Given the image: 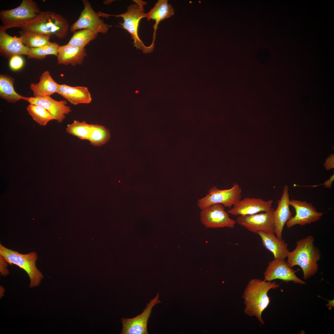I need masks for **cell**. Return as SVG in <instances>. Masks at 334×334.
I'll return each instance as SVG.
<instances>
[{"label":"cell","mask_w":334,"mask_h":334,"mask_svg":"<svg viewBox=\"0 0 334 334\" xmlns=\"http://www.w3.org/2000/svg\"><path fill=\"white\" fill-rule=\"evenodd\" d=\"M314 241L311 235L297 241L295 248L289 251L287 257V262L289 267H300L305 280L314 276L318 270V262L321 259V254L319 249L315 245Z\"/></svg>","instance_id":"2"},{"label":"cell","mask_w":334,"mask_h":334,"mask_svg":"<svg viewBox=\"0 0 334 334\" xmlns=\"http://www.w3.org/2000/svg\"><path fill=\"white\" fill-rule=\"evenodd\" d=\"M29 49L19 37L12 36L6 31L0 32V52L2 55L10 60L14 56L27 55Z\"/></svg>","instance_id":"17"},{"label":"cell","mask_w":334,"mask_h":334,"mask_svg":"<svg viewBox=\"0 0 334 334\" xmlns=\"http://www.w3.org/2000/svg\"><path fill=\"white\" fill-rule=\"evenodd\" d=\"M87 56L86 49L81 47L66 44L60 46L58 49V64L73 66L81 64Z\"/></svg>","instance_id":"20"},{"label":"cell","mask_w":334,"mask_h":334,"mask_svg":"<svg viewBox=\"0 0 334 334\" xmlns=\"http://www.w3.org/2000/svg\"><path fill=\"white\" fill-rule=\"evenodd\" d=\"M296 272L289 266L285 259H274L268 263L264 272L263 280L272 281L280 279L286 283L293 281L296 284H306L305 282L297 276Z\"/></svg>","instance_id":"12"},{"label":"cell","mask_w":334,"mask_h":334,"mask_svg":"<svg viewBox=\"0 0 334 334\" xmlns=\"http://www.w3.org/2000/svg\"><path fill=\"white\" fill-rule=\"evenodd\" d=\"M228 213L221 204H214L201 210L200 214V221L208 228H233L236 221L231 219Z\"/></svg>","instance_id":"10"},{"label":"cell","mask_w":334,"mask_h":334,"mask_svg":"<svg viewBox=\"0 0 334 334\" xmlns=\"http://www.w3.org/2000/svg\"><path fill=\"white\" fill-rule=\"evenodd\" d=\"M39 79L37 83L30 84V88L33 92V97L50 96L57 92L59 84L53 79L49 71H45L39 77Z\"/></svg>","instance_id":"22"},{"label":"cell","mask_w":334,"mask_h":334,"mask_svg":"<svg viewBox=\"0 0 334 334\" xmlns=\"http://www.w3.org/2000/svg\"><path fill=\"white\" fill-rule=\"evenodd\" d=\"M19 37L23 44L30 48H37L44 45L50 41L52 37L42 33L27 30H22L19 32Z\"/></svg>","instance_id":"24"},{"label":"cell","mask_w":334,"mask_h":334,"mask_svg":"<svg viewBox=\"0 0 334 334\" xmlns=\"http://www.w3.org/2000/svg\"><path fill=\"white\" fill-rule=\"evenodd\" d=\"M24 64V61L20 55L14 56L9 60V67L13 71H17L20 69L23 66Z\"/></svg>","instance_id":"30"},{"label":"cell","mask_w":334,"mask_h":334,"mask_svg":"<svg viewBox=\"0 0 334 334\" xmlns=\"http://www.w3.org/2000/svg\"><path fill=\"white\" fill-rule=\"evenodd\" d=\"M257 234L260 237L263 246L270 251L274 259H285L289 252L288 244L284 239L278 238L275 233L259 231Z\"/></svg>","instance_id":"18"},{"label":"cell","mask_w":334,"mask_h":334,"mask_svg":"<svg viewBox=\"0 0 334 334\" xmlns=\"http://www.w3.org/2000/svg\"><path fill=\"white\" fill-rule=\"evenodd\" d=\"M74 32L67 44L84 48L90 41L95 39L98 34L88 29H84Z\"/></svg>","instance_id":"28"},{"label":"cell","mask_w":334,"mask_h":334,"mask_svg":"<svg viewBox=\"0 0 334 334\" xmlns=\"http://www.w3.org/2000/svg\"><path fill=\"white\" fill-rule=\"evenodd\" d=\"M41 11L36 2L32 0H23L15 8L1 10L0 19L2 25L0 32L13 28L20 27L35 18Z\"/></svg>","instance_id":"5"},{"label":"cell","mask_w":334,"mask_h":334,"mask_svg":"<svg viewBox=\"0 0 334 334\" xmlns=\"http://www.w3.org/2000/svg\"><path fill=\"white\" fill-rule=\"evenodd\" d=\"M24 100L28 101L30 104L41 106L46 109L59 123L62 122L65 118L66 115L71 111L70 107L67 105L66 100L57 101L50 96L41 97H25Z\"/></svg>","instance_id":"15"},{"label":"cell","mask_w":334,"mask_h":334,"mask_svg":"<svg viewBox=\"0 0 334 334\" xmlns=\"http://www.w3.org/2000/svg\"><path fill=\"white\" fill-rule=\"evenodd\" d=\"M27 110L32 119L40 125L45 126L50 121L55 120L49 112L41 106L30 104Z\"/></svg>","instance_id":"27"},{"label":"cell","mask_w":334,"mask_h":334,"mask_svg":"<svg viewBox=\"0 0 334 334\" xmlns=\"http://www.w3.org/2000/svg\"><path fill=\"white\" fill-rule=\"evenodd\" d=\"M325 168L327 170L334 167L333 159L330 158L328 159L324 165Z\"/></svg>","instance_id":"33"},{"label":"cell","mask_w":334,"mask_h":334,"mask_svg":"<svg viewBox=\"0 0 334 334\" xmlns=\"http://www.w3.org/2000/svg\"><path fill=\"white\" fill-rule=\"evenodd\" d=\"M242 194V188L237 183H233L232 186L227 189L221 190L214 186L204 197L198 200L197 205L201 210L215 204L231 208L241 199Z\"/></svg>","instance_id":"7"},{"label":"cell","mask_w":334,"mask_h":334,"mask_svg":"<svg viewBox=\"0 0 334 334\" xmlns=\"http://www.w3.org/2000/svg\"><path fill=\"white\" fill-rule=\"evenodd\" d=\"M7 265L8 263L6 261L4 257L0 255V272L2 276H5L9 274Z\"/></svg>","instance_id":"31"},{"label":"cell","mask_w":334,"mask_h":334,"mask_svg":"<svg viewBox=\"0 0 334 334\" xmlns=\"http://www.w3.org/2000/svg\"><path fill=\"white\" fill-rule=\"evenodd\" d=\"M159 294L150 300L146 307L139 315L132 318H122L121 322L122 329L121 333L123 334H148L147 323L153 307L161 302L159 300Z\"/></svg>","instance_id":"13"},{"label":"cell","mask_w":334,"mask_h":334,"mask_svg":"<svg viewBox=\"0 0 334 334\" xmlns=\"http://www.w3.org/2000/svg\"><path fill=\"white\" fill-rule=\"evenodd\" d=\"M334 180V176L333 174L328 179L326 180L324 183L321 184L320 185H313V186H299L296 184H294L293 185L295 186H305V187H316L319 186H321L322 185H324V187L330 189L331 188L332 186L333 182Z\"/></svg>","instance_id":"32"},{"label":"cell","mask_w":334,"mask_h":334,"mask_svg":"<svg viewBox=\"0 0 334 334\" xmlns=\"http://www.w3.org/2000/svg\"><path fill=\"white\" fill-rule=\"evenodd\" d=\"M21 28L62 39L67 34L69 25L67 21L59 14L50 11H41Z\"/></svg>","instance_id":"3"},{"label":"cell","mask_w":334,"mask_h":334,"mask_svg":"<svg viewBox=\"0 0 334 334\" xmlns=\"http://www.w3.org/2000/svg\"><path fill=\"white\" fill-rule=\"evenodd\" d=\"M57 93L74 105L90 103L92 100L89 92L87 88L85 87L59 84Z\"/></svg>","instance_id":"19"},{"label":"cell","mask_w":334,"mask_h":334,"mask_svg":"<svg viewBox=\"0 0 334 334\" xmlns=\"http://www.w3.org/2000/svg\"><path fill=\"white\" fill-rule=\"evenodd\" d=\"M168 2L167 0H158L153 8L147 13L148 20L152 19L155 21V24L153 25L154 31L152 41L151 44L153 47L156 38V32L159 23L162 20L169 18L174 13L172 6L168 4Z\"/></svg>","instance_id":"21"},{"label":"cell","mask_w":334,"mask_h":334,"mask_svg":"<svg viewBox=\"0 0 334 334\" xmlns=\"http://www.w3.org/2000/svg\"><path fill=\"white\" fill-rule=\"evenodd\" d=\"M274 209L254 214L238 216L236 223L249 231L257 234L259 231L275 233Z\"/></svg>","instance_id":"8"},{"label":"cell","mask_w":334,"mask_h":334,"mask_svg":"<svg viewBox=\"0 0 334 334\" xmlns=\"http://www.w3.org/2000/svg\"><path fill=\"white\" fill-rule=\"evenodd\" d=\"M289 187L284 186L282 195L277 202V206L274 211L275 234L279 239L282 238V233L286 223L293 216L289 209Z\"/></svg>","instance_id":"16"},{"label":"cell","mask_w":334,"mask_h":334,"mask_svg":"<svg viewBox=\"0 0 334 334\" xmlns=\"http://www.w3.org/2000/svg\"><path fill=\"white\" fill-rule=\"evenodd\" d=\"M91 130L88 140L94 146H100L105 144L110 137L109 131L103 126L90 124Z\"/></svg>","instance_id":"25"},{"label":"cell","mask_w":334,"mask_h":334,"mask_svg":"<svg viewBox=\"0 0 334 334\" xmlns=\"http://www.w3.org/2000/svg\"><path fill=\"white\" fill-rule=\"evenodd\" d=\"M280 287L275 281H265L257 278L251 279L248 282L242 295L244 299L245 313L250 317L255 316L260 323L264 322L262 314L268 307L270 300L268 293L271 289Z\"/></svg>","instance_id":"1"},{"label":"cell","mask_w":334,"mask_h":334,"mask_svg":"<svg viewBox=\"0 0 334 334\" xmlns=\"http://www.w3.org/2000/svg\"><path fill=\"white\" fill-rule=\"evenodd\" d=\"M14 79L9 75H0V96L11 103H15L20 100H24L25 97L15 91L14 87Z\"/></svg>","instance_id":"23"},{"label":"cell","mask_w":334,"mask_h":334,"mask_svg":"<svg viewBox=\"0 0 334 334\" xmlns=\"http://www.w3.org/2000/svg\"><path fill=\"white\" fill-rule=\"evenodd\" d=\"M0 255L4 257L8 263L16 265L26 272L30 279V288L36 287L39 285L44 276L36 266L38 256L36 252H32L27 254H22L9 249L0 243Z\"/></svg>","instance_id":"6"},{"label":"cell","mask_w":334,"mask_h":334,"mask_svg":"<svg viewBox=\"0 0 334 334\" xmlns=\"http://www.w3.org/2000/svg\"><path fill=\"white\" fill-rule=\"evenodd\" d=\"M90 130V124L85 121L80 122L75 120L71 124L67 125L66 131L80 139L88 140Z\"/></svg>","instance_id":"29"},{"label":"cell","mask_w":334,"mask_h":334,"mask_svg":"<svg viewBox=\"0 0 334 334\" xmlns=\"http://www.w3.org/2000/svg\"><path fill=\"white\" fill-rule=\"evenodd\" d=\"M84 7L78 19L71 26L70 30L74 32L77 30H90L98 33L105 34L111 26L104 23L100 18L98 12L92 9L91 3L86 0H83Z\"/></svg>","instance_id":"9"},{"label":"cell","mask_w":334,"mask_h":334,"mask_svg":"<svg viewBox=\"0 0 334 334\" xmlns=\"http://www.w3.org/2000/svg\"><path fill=\"white\" fill-rule=\"evenodd\" d=\"M134 3L128 6L127 11L125 13L118 15L108 14V16H115L121 17L124 22L119 24L127 30L131 35V38L134 40V46L137 49L141 50L143 53H151L153 50V47L151 45H145L140 39L138 35V28L140 20L143 18L146 17L147 13L144 12V6L147 2L141 0H134Z\"/></svg>","instance_id":"4"},{"label":"cell","mask_w":334,"mask_h":334,"mask_svg":"<svg viewBox=\"0 0 334 334\" xmlns=\"http://www.w3.org/2000/svg\"><path fill=\"white\" fill-rule=\"evenodd\" d=\"M289 205L293 207L295 214L286 223L288 228L296 225L304 226L319 221L323 214L322 212L317 211L316 208L310 203L305 201H301L292 199Z\"/></svg>","instance_id":"11"},{"label":"cell","mask_w":334,"mask_h":334,"mask_svg":"<svg viewBox=\"0 0 334 334\" xmlns=\"http://www.w3.org/2000/svg\"><path fill=\"white\" fill-rule=\"evenodd\" d=\"M273 201L260 198L245 197L236 203L227 212L234 216L254 214L270 211Z\"/></svg>","instance_id":"14"},{"label":"cell","mask_w":334,"mask_h":334,"mask_svg":"<svg viewBox=\"0 0 334 334\" xmlns=\"http://www.w3.org/2000/svg\"><path fill=\"white\" fill-rule=\"evenodd\" d=\"M59 45L55 42H50L43 46L29 48L27 55L28 58L41 60L48 55H58Z\"/></svg>","instance_id":"26"}]
</instances>
